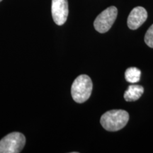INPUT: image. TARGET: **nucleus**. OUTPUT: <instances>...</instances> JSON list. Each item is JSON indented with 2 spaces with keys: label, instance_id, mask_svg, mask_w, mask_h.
Wrapping results in <instances>:
<instances>
[{
  "label": "nucleus",
  "instance_id": "obj_8",
  "mask_svg": "<svg viewBox=\"0 0 153 153\" xmlns=\"http://www.w3.org/2000/svg\"><path fill=\"white\" fill-rule=\"evenodd\" d=\"M140 76L141 71L138 68H135V67L128 68L125 72V78L126 81L132 84L138 82L140 79Z\"/></svg>",
  "mask_w": 153,
  "mask_h": 153
},
{
  "label": "nucleus",
  "instance_id": "obj_2",
  "mask_svg": "<svg viewBox=\"0 0 153 153\" xmlns=\"http://www.w3.org/2000/svg\"><path fill=\"white\" fill-rule=\"evenodd\" d=\"M92 82L86 74H81L74 79L71 88L72 99L76 103L82 104L89 99L92 91Z\"/></svg>",
  "mask_w": 153,
  "mask_h": 153
},
{
  "label": "nucleus",
  "instance_id": "obj_3",
  "mask_svg": "<svg viewBox=\"0 0 153 153\" xmlns=\"http://www.w3.org/2000/svg\"><path fill=\"white\" fill-rule=\"evenodd\" d=\"M26 144V137L22 133L13 132L0 140V153H19Z\"/></svg>",
  "mask_w": 153,
  "mask_h": 153
},
{
  "label": "nucleus",
  "instance_id": "obj_9",
  "mask_svg": "<svg viewBox=\"0 0 153 153\" xmlns=\"http://www.w3.org/2000/svg\"><path fill=\"white\" fill-rule=\"evenodd\" d=\"M145 42L149 47L153 48V24L148 28L145 33Z\"/></svg>",
  "mask_w": 153,
  "mask_h": 153
},
{
  "label": "nucleus",
  "instance_id": "obj_10",
  "mask_svg": "<svg viewBox=\"0 0 153 153\" xmlns=\"http://www.w3.org/2000/svg\"><path fill=\"white\" fill-rule=\"evenodd\" d=\"M1 1H2V0H0V2H1Z\"/></svg>",
  "mask_w": 153,
  "mask_h": 153
},
{
  "label": "nucleus",
  "instance_id": "obj_5",
  "mask_svg": "<svg viewBox=\"0 0 153 153\" xmlns=\"http://www.w3.org/2000/svg\"><path fill=\"white\" fill-rule=\"evenodd\" d=\"M51 12L55 24L58 26L64 24L69 14L68 0H52Z\"/></svg>",
  "mask_w": 153,
  "mask_h": 153
},
{
  "label": "nucleus",
  "instance_id": "obj_1",
  "mask_svg": "<svg viewBox=\"0 0 153 153\" xmlns=\"http://www.w3.org/2000/svg\"><path fill=\"white\" fill-rule=\"evenodd\" d=\"M129 120L128 113L124 110H111L101 116L100 123L108 131H118L123 128Z\"/></svg>",
  "mask_w": 153,
  "mask_h": 153
},
{
  "label": "nucleus",
  "instance_id": "obj_7",
  "mask_svg": "<svg viewBox=\"0 0 153 153\" xmlns=\"http://www.w3.org/2000/svg\"><path fill=\"white\" fill-rule=\"evenodd\" d=\"M144 92V88L137 85H130L124 93V99L126 101H135L138 100Z\"/></svg>",
  "mask_w": 153,
  "mask_h": 153
},
{
  "label": "nucleus",
  "instance_id": "obj_6",
  "mask_svg": "<svg viewBox=\"0 0 153 153\" xmlns=\"http://www.w3.org/2000/svg\"><path fill=\"white\" fill-rule=\"evenodd\" d=\"M148 19V12L142 7H136L131 11L127 24L130 29L136 30L144 24Z\"/></svg>",
  "mask_w": 153,
  "mask_h": 153
},
{
  "label": "nucleus",
  "instance_id": "obj_4",
  "mask_svg": "<svg viewBox=\"0 0 153 153\" xmlns=\"http://www.w3.org/2000/svg\"><path fill=\"white\" fill-rule=\"evenodd\" d=\"M118 9L116 7H109L99 14L94 22V28L99 33H104L109 30L116 21Z\"/></svg>",
  "mask_w": 153,
  "mask_h": 153
}]
</instances>
